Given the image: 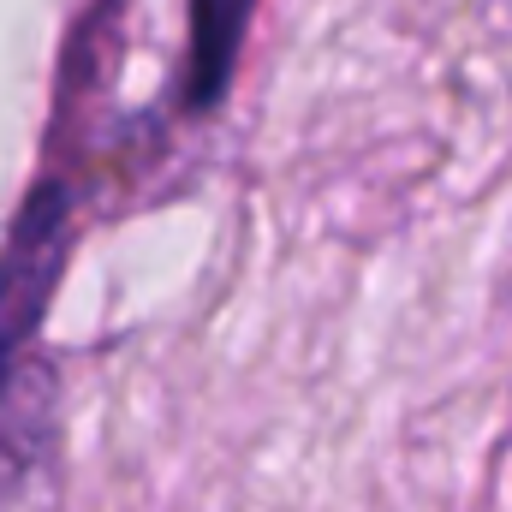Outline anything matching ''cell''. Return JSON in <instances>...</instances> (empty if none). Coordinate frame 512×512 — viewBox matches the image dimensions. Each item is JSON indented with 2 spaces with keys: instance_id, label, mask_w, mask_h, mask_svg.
<instances>
[{
  "instance_id": "6da1fadb",
  "label": "cell",
  "mask_w": 512,
  "mask_h": 512,
  "mask_svg": "<svg viewBox=\"0 0 512 512\" xmlns=\"http://www.w3.org/2000/svg\"><path fill=\"white\" fill-rule=\"evenodd\" d=\"M60 465V382L42 358L18 352L0 364V512L54 507Z\"/></svg>"
},
{
  "instance_id": "7a4b0ae2",
  "label": "cell",
  "mask_w": 512,
  "mask_h": 512,
  "mask_svg": "<svg viewBox=\"0 0 512 512\" xmlns=\"http://www.w3.org/2000/svg\"><path fill=\"white\" fill-rule=\"evenodd\" d=\"M66 251H72V197L60 185H42L24 203L6 239V256H0V364L30 352V334L54 298Z\"/></svg>"
},
{
  "instance_id": "3957f363",
  "label": "cell",
  "mask_w": 512,
  "mask_h": 512,
  "mask_svg": "<svg viewBox=\"0 0 512 512\" xmlns=\"http://www.w3.org/2000/svg\"><path fill=\"white\" fill-rule=\"evenodd\" d=\"M251 0H191V96L197 108H209L239 60V36H245Z\"/></svg>"
}]
</instances>
